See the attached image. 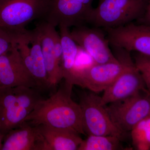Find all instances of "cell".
Listing matches in <instances>:
<instances>
[{
	"mask_svg": "<svg viewBox=\"0 0 150 150\" xmlns=\"http://www.w3.org/2000/svg\"><path fill=\"white\" fill-rule=\"evenodd\" d=\"M40 90L25 86L0 89V127L2 139L25 121L42 99Z\"/></svg>",
	"mask_w": 150,
	"mask_h": 150,
	"instance_id": "obj_3",
	"label": "cell"
},
{
	"mask_svg": "<svg viewBox=\"0 0 150 150\" xmlns=\"http://www.w3.org/2000/svg\"><path fill=\"white\" fill-rule=\"evenodd\" d=\"M124 68V64L119 61L102 64L93 63L79 69L77 85L95 93L103 91L119 76Z\"/></svg>",
	"mask_w": 150,
	"mask_h": 150,
	"instance_id": "obj_13",
	"label": "cell"
},
{
	"mask_svg": "<svg viewBox=\"0 0 150 150\" xmlns=\"http://www.w3.org/2000/svg\"><path fill=\"white\" fill-rule=\"evenodd\" d=\"M44 142V150H78L83 139L71 130L45 125L37 126Z\"/></svg>",
	"mask_w": 150,
	"mask_h": 150,
	"instance_id": "obj_16",
	"label": "cell"
},
{
	"mask_svg": "<svg viewBox=\"0 0 150 150\" xmlns=\"http://www.w3.org/2000/svg\"><path fill=\"white\" fill-rule=\"evenodd\" d=\"M19 86L39 89L13 43L11 49L0 56V89Z\"/></svg>",
	"mask_w": 150,
	"mask_h": 150,
	"instance_id": "obj_12",
	"label": "cell"
},
{
	"mask_svg": "<svg viewBox=\"0 0 150 150\" xmlns=\"http://www.w3.org/2000/svg\"><path fill=\"white\" fill-rule=\"evenodd\" d=\"M110 46L117 60L124 64V68L119 76L103 91L100 102L104 106L126 99L146 88L131 52L117 46Z\"/></svg>",
	"mask_w": 150,
	"mask_h": 150,
	"instance_id": "obj_5",
	"label": "cell"
},
{
	"mask_svg": "<svg viewBox=\"0 0 150 150\" xmlns=\"http://www.w3.org/2000/svg\"><path fill=\"white\" fill-rule=\"evenodd\" d=\"M82 123L85 135L88 136H113L121 140L126 133L118 129L110 118L105 106L100 102L97 93L84 92L80 95Z\"/></svg>",
	"mask_w": 150,
	"mask_h": 150,
	"instance_id": "obj_6",
	"label": "cell"
},
{
	"mask_svg": "<svg viewBox=\"0 0 150 150\" xmlns=\"http://www.w3.org/2000/svg\"><path fill=\"white\" fill-rule=\"evenodd\" d=\"M62 47L61 68L63 79L73 85H77L78 69L76 62L78 54V45L70 34L69 28L59 26Z\"/></svg>",
	"mask_w": 150,
	"mask_h": 150,
	"instance_id": "obj_17",
	"label": "cell"
},
{
	"mask_svg": "<svg viewBox=\"0 0 150 150\" xmlns=\"http://www.w3.org/2000/svg\"><path fill=\"white\" fill-rule=\"evenodd\" d=\"M73 86L64 82L55 93L39 101L25 121L35 126L45 125L85 135L80 106L72 98Z\"/></svg>",
	"mask_w": 150,
	"mask_h": 150,
	"instance_id": "obj_1",
	"label": "cell"
},
{
	"mask_svg": "<svg viewBox=\"0 0 150 150\" xmlns=\"http://www.w3.org/2000/svg\"><path fill=\"white\" fill-rule=\"evenodd\" d=\"M15 44L25 67L34 78L39 89L41 91L50 88L40 37L37 29L35 28L31 30L28 36Z\"/></svg>",
	"mask_w": 150,
	"mask_h": 150,
	"instance_id": "obj_11",
	"label": "cell"
},
{
	"mask_svg": "<svg viewBox=\"0 0 150 150\" xmlns=\"http://www.w3.org/2000/svg\"><path fill=\"white\" fill-rule=\"evenodd\" d=\"M146 0H98L87 24L99 28H114L139 20L147 5Z\"/></svg>",
	"mask_w": 150,
	"mask_h": 150,
	"instance_id": "obj_4",
	"label": "cell"
},
{
	"mask_svg": "<svg viewBox=\"0 0 150 150\" xmlns=\"http://www.w3.org/2000/svg\"><path fill=\"white\" fill-rule=\"evenodd\" d=\"M109 104L105 107L112 122L126 133L150 115V92L145 88L133 96Z\"/></svg>",
	"mask_w": 150,
	"mask_h": 150,
	"instance_id": "obj_7",
	"label": "cell"
},
{
	"mask_svg": "<svg viewBox=\"0 0 150 150\" xmlns=\"http://www.w3.org/2000/svg\"><path fill=\"white\" fill-rule=\"evenodd\" d=\"M13 45L10 38L0 30V56L8 51Z\"/></svg>",
	"mask_w": 150,
	"mask_h": 150,
	"instance_id": "obj_21",
	"label": "cell"
},
{
	"mask_svg": "<svg viewBox=\"0 0 150 150\" xmlns=\"http://www.w3.org/2000/svg\"><path fill=\"white\" fill-rule=\"evenodd\" d=\"M70 34L78 46L91 57L94 63L102 64L118 62L110 48V43L103 29L83 25L74 27L70 31Z\"/></svg>",
	"mask_w": 150,
	"mask_h": 150,
	"instance_id": "obj_9",
	"label": "cell"
},
{
	"mask_svg": "<svg viewBox=\"0 0 150 150\" xmlns=\"http://www.w3.org/2000/svg\"><path fill=\"white\" fill-rule=\"evenodd\" d=\"M133 52L135 65L142 75L147 89L150 92V56Z\"/></svg>",
	"mask_w": 150,
	"mask_h": 150,
	"instance_id": "obj_20",
	"label": "cell"
},
{
	"mask_svg": "<svg viewBox=\"0 0 150 150\" xmlns=\"http://www.w3.org/2000/svg\"><path fill=\"white\" fill-rule=\"evenodd\" d=\"M49 2V0H0V30L16 43L29 34L25 28L28 23L43 19Z\"/></svg>",
	"mask_w": 150,
	"mask_h": 150,
	"instance_id": "obj_2",
	"label": "cell"
},
{
	"mask_svg": "<svg viewBox=\"0 0 150 150\" xmlns=\"http://www.w3.org/2000/svg\"><path fill=\"white\" fill-rule=\"evenodd\" d=\"M121 140L113 136H88L83 140L78 150H123Z\"/></svg>",
	"mask_w": 150,
	"mask_h": 150,
	"instance_id": "obj_18",
	"label": "cell"
},
{
	"mask_svg": "<svg viewBox=\"0 0 150 150\" xmlns=\"http://www.w3.org/2000/svg\"><path fill=\"white\" fill-rule=\"evenodd\" d=\"M2 144V139L1 134V127H0V150H1Z\"/></svg>",
	"mask_w": 150,
	"mask_h": 150,
	"instance_id": "obj_23",
	"label": "cell"
},
{
	"mask_svg": "<svg viewBox=\"0 0 150 150\" xmlns=\"http://www.w3.org/2000/svg\"><path fill=\"white\" fill-rule=\"evenodd\" d=\"M137 21L138 23L150 25V1L148 3L143 16Z\"/></svg>",
	"mask_w": 150,
	"mask_h": 150,
	"instance_id": "obj_22",
	"label": "cell"
},
{
	"mask_svg": "<svg viewBox=\"0 0 150 150\" xmlns=\"http://www.w3.org/2000/svg\"><path fill=\"white\" fill-rule=\"evenodd\" d=\"M55 26L42 19L35 28L39 33L48 83L50 88L56 87L63 79L62 61L57 57L54 45Z\"/></svg>",
	"mask_w": 150,
	"mask_h": 150,
	"instance_id": "obj_14",
	"label": "cell"
},
{
	"mask_svg": "<svg viewBox=\"0 0 150 150\" xmlns=\"http://www.w3.org/2000/svg\"><path fill=\"white\" fill-rule=\"evenodd\" d=\"M94 0H49L43 20L56 26L69 28L87 24Z\"/></svg>",
	"mask_w": 150,
	"mask_h": 150,
	"instance_id": "obj_8",
	"label": "cell"
},
{
	"mask_svg": "<svg viewBox=\"0 0 150 150\" xmlns=\"http://www.w3.org/2000/svg\"><path fill=\"white\" fill-rule=\"evenodd\" d=\"M1 150H44V142L37 126L25 121L3 137Z\"/></svg>",
	"mask_w": 150,
	"mask_h": 150,
	"instance_id": "obj_15",
	"label": "cell"
},
{
	"mask_svg": "<svg viewBox=\"0 0 150 150\" xmlns=\"http://www.w3.org/2000/svg\"><path fill=\"white\" fill-rule=\"evenodd\" d=\"M131 131L133 145L137 149H150V115L139 122Z\"/></svg>",
	"mask_w": 150,
	"mask_h": 150,
	"instance_id": "obj_19",
	"label": "cell"
},
{
	"mask_svg": "<svg viewBox=\"0 0 150 150\" xmlns=\"http://www.w3.org/2000/svg\"><path fill=\"white\" fill-rule=\"evenodd\" d=\"M103 29L110 45L150 56V25L132 22L119 27Z\"/></svg>",
	"mask_w": 150,
	"mask_h": 150,
	"instance_id": "obj_10",
	"label": "cell"
},
{
	"mask_svg": "<svg viewBox=\"0 0 150 150\" xmlns=\"http://www.w3.org/2000/svg\"><path fill=\"white\" fill-rule=\"evenodd\" d=\"M148 2V3L149 2V1H150V0H146Z\"/></svg>",
	"mask_w": 150,
	"mask_h": 150,
	"instance_id": "obj_24",
	"label": "cell"
}]
</instances>
